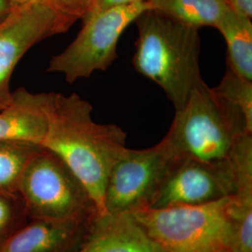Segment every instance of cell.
<instances>
[{"label":"cell","mask_w":252,"mask_h":252,"mask_svg":"<svg viewBox=\"0 0 252 252\" xmlns=\"http://www.w3.org/2000/svg\"><path fill=\"white\" fill-rule=\"evenodd\" d=\"M97 218L72 221L39 220L11 236L1 252H75L73 249L78 250L85 241Z\"/></svg>","instance_id":"8fae6325"},{"label":"cell","mask_w":252,"mask_h":252,"mask_svg":"<svg viewBox=\"0 0 252 252\" xmlns=\"http://www.w3.org/2000/svg\"><path fill=\"white\" fill-rule=\"evenodd\" d=\"M41 147L20 141H0V188L19 185L27 164Z\"/></svg>","instance_id":"9a60e30c"},{"label":"cell","mask_w":252,"mask_h":252,"mask_svg":"<svg viewBox=\"0 0 252 252\" xmlns=\"http://www.w3.org/2000/svg\"><path fill=\"white\" fill-rule=\"evenodd\" d=\"M75 22L51 7L30 4L12 9L0 24V110L11 101V75L24 55L47 37L66 32Z\"/></svg>","instance_id":"ba28073f"},{"label":"cell","mask_w":252,"mask_h":252,"mask_svg":"<svg viewBox=\"0 0 252 252\" xmlns=\"http://www.w3.org/2000/svg\"><path fill=\"white\" fill-rule=\"evenodd\" d=\"M12 9L8 0H0V24L7 19Z\"/></svg>","instance_id":"7402d4cb"},{"label":"cell","mask_w":252,"mask_h":252,"mask_svg":"<svg viewBox=\"0 0 252 252\" xmlns=\"http://www.w3.org/2000/svg\"><path fill=\"white\" fill-rule=\"evenodd\" d=\"M237 181L233 161L207 163L175 156L151 208L195 206L234 195Z\"/></svg>","instance_id":"9c48e42d"},{"label":"cell","mask_w":252,"mask_h":252,"mask_svg":"<svg viewBox=\"0 0 252 252\" xmlns=\"http://www.w3.org/2000/svg\"><path fill=\"white\" fill-rule=\"evenodd\" d=\"M174 157L164 137L144 150L127 148L108 177L104 201L106 214H130L150 207Z\"/></svg>","instance_id":"52a82bcc"},{"label":"cell","mask_w":252,"mask_h":252,"mask_svg":"<svg viewBox=\"0 0 252 252\" xmlns=\"http://www.w3.org/2000/svg\"><path fill=\"white\" fill-rule=\"evenodd\" d=\"M231 9L239 15L252 19V0H227Z\"/></svg>","instance_id":"ffe728a7"},{"label":"cell","mask_w":252,"mask_h":252,"mask_svg":"<svg viewBox=\"0 0 252 252\" xmlns=\"http://www.w3.org/2000/svg\"><path fill=\"white\" fill-rule=\"evenodd\" d=\"M250 134L252 130L243 113L201 79L185 106L175 111L164 138L175 156L224 163L233 161L237 146Z\"/></svg>","instance_id":"3957f363"},{"label":"cell","mask_w":252,"mask_h":252,"mask_svg":"<svg viewBox=\"0 0 252 252\" xmlns=\"http://www.w3.org/2000/svg\"><path fill=\"white\" fill-rule=\"evenodd\" d=\"M56 2L65 14L77 21L86 15L93 0H56Z\"/></svg>","instance_id":"e0dca14e"},{"label":"cell","mask_w":252,"mask_h":252,"mask_svg":"<svg viewBox=\"0 0 252 252\" xmlns=\"http://www.w3.org/2000/svg\"><path fill=\"white\" fill-rule=\"evenodd\" d=\"M18 186L39 220L72 221L99 217L88 192L70 169L43 148L27 164Z\"/></svg>","instance_id":"8992f818"},{"label":"cell","mask_w":252,"mask_h":252,"mask_svg":"<svg viewBox=\"0 0 252 252\" xmlns=\"http://www.w3.org/2000/svg\"><path fill=\"white\" fill-rule=\"evenodd\" d=\"M218 29L225 39L227 69L252 81V19L237 14L231 8L217 23Z\"/></svg>","instance_id":"4fadbf2b"},{"label":"cell","mask_w":252,"mask_h":252,"mask_svg":"<svg viewBox=\"0 0 252 252\" xmlns=\"http://www.w3.org/2000/svg\"><path fill=\"white\" fill-rule=\"evenodd\" d=\"M10 217L9 207L3 199L0 198V230L3 229L9 221Z\"/></svg>","instance_id":"44dd1931"},{"label":"cell","mask_w":252,"mask_h":252,"mask_svg":"<svg viewBox=\"0 0 252 252\" xmlns=\"http://www.w3.org/2000/svg\"><path fill=\"white\" fill-rule=\"evenodd\" d=\"M154 243L129 213L108 214L95 220L75 252H153Z\"/></svg>","instance_id":"7c38bea8"},{"label":"cell","mask_w":252,"mask_h":252,"mask_svg":"<svg viewBox=\"0 0 252 252\" xmlns=\"http://www.w3.org/2000/svg\"><path fill=\"white\" fill-rule=\"evenodd\" d=\"M53 93L12 92V98L0 110V141H20L41 147L48 128V110Z\"/></svg>","instance_id":"30bf717a"},{"label":"cell","mask_w":252,"mask_h":252,"mask_svg":"<svg viewBox=\"0 0 252 252\" xmlns=\"http://www.w3.org/2000/svg\"></svg>","instance_id":"cb8c5ba5"},{"label":"cell","mask_w":252,"mask_h":252,"mask_svg":"<svg viewBox=\"0 0 252 252\" xmlns=\"http://www.w3.org/2000/svg\"><path fill=\"white\" fill-rule=\"evenodd\" d=\"M150 9L146 0L86 15L78 36L50 60L47 71L63 74L69 83L105 71L117 58L120 37L130 24Z\"/></svg>","instance_id":"5b68a950"},{"label":"cell","mask_w":252,"mask_h":252,"mask_svg":"<svg viewBox=\"0 0 252 252\" xmlns=\"http://www.w3.org/2000/svg\"><path fill=\"white\" fill-rule=\"evenodd\" d=\"M138 1H143V0H93L90 9L86 13V15L91 14V13H95V12H98V11L104 10V9L130 5V4H133V3L138 2Z\"/></svg>","instance_id":"ac0fdd59"},{"label":"cell","mask_w":252,"mask_h":252,"mask_svg":"<svg viewBox=\"0 0 252 252\" xmlns=\"http://www.w3.org/2000/svg\"><path fill=\"white\" fill-rule=\"evenodd\" d=\"M135 22L138 30L133 58L135 70L157 83L179 111L202 79L199 29L153 9Z\"/></svg>","instance_id":"7a4b0ae2"},{"label":"cell","mask_w":252,"mask_h":252,"mask_svg":"<svg viewBox=\"0 0 252 252\" xmlns=\"http://www.w3.org/2000/svg\"><path fill=\"white\" fill-rule=\"evenodd\" d=\"M212 89L243 113L249 128L252 130V81L226 69L219 85Z\"/></svg>","instance_id":"2e32d148"},{"label":"cell","mask_w":252,"mask_h":252,"mask_svg":"<svg viewBox=\"0 0 252 252\" xmlns=\"http://www.w3.org/2000/svg\"><path fill=\"white\" fill-rule=\"evenodd\" d=\"M8 1H9L12 9L24 7V6H27V5H30V4H41V5H45L48 7H51V8L57 10L60 13L65 14L60 8V6L58 5V3L56 2V0H8ZM65 15H67V14H65Z\"/></svg>","instance_id":"d6986e66"},{"label":"cell","mask_w":252,"mask_h":252,"mask_svg":"<svg viewBox=\"0 0 252 252\" xmlns=\"http://www.w3.org/2000/svg\"><path fill=\"white\" fill-rule=\"evenodd\" d=\"M153 252H168L167 251H165V250H163L162 248H161L160 246H158V245H156V244L154 243V249H153Z\"/></svg>","instance_id":"603a6c76"},{"label":"cell","mask_w":252,"mask_h":252,"mask_svg":"<svg viewBox=\"0 0 252 252\" xmlns=\"http://www.w3.org/2000/svg\"><path fill=\"white\" fill-rule=\"evenodd\" d=\"M150 9L200 29L216 27L229 9L227 0H146Z\"/></svg>","instance_id":"5bb4252c"},{"label":"cell","mask_w":252,"mask_h":252,"mask_svg":"<svg viewBox=\"0 0 252 252\" xmlns=\"http://www.w3.org/2000/svg\"><path fill=\"white\" fill-rule=\"evenodd\" d=\"M153 243L168 252H234L233 195L202 205L130 213Z\"/></svg>","instance_id":"277c9868"},{"label":"cell","mask_w":252,"mask_h":252,"mask_svg":"<svg viewBox=\"0 0 252 252\" xmlns=\"http://www.w3.org/2000/svg\"><path fill=\"white\" fill-rule=\"evenodd\" d=\"M93 107L77 94L53 93L41 148L57 155L86 189L99 216L111 169L127 150L126 132L94 121Z\"/></svg>","instance_id":"6da1fadb"}]
</instances>
